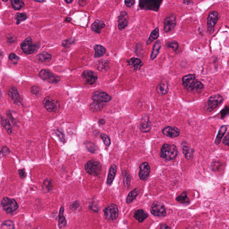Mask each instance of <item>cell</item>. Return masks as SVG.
<instances>
[{
    "label": "cell",
    "instance_id": "cell-1",
    "mask_svg": "<svg viewBox=\"0 0 229 229\" xmlns=\"http://www.w3.org/2000/svg\"><path fill=\"white\" fill-rule=\"evenodd\" d=\"M182 84L185 89L189 91L199 93L203 90V84L196 79L194 74H189L182 78Z\"/></svg>",
    "mask_w": 229,
    "mask_h": 229
},
{
    "label": "cell",
    "instance_id": "cell-2",
    "mask_svg": "<svg viewBox=\"0 0 229 229\" xmlns=\"http://www.w3.org/2000/svg\"><path fill=\"white\" fill-rule=\"evenodd\" d=\"M178 153L177 148L174 144H164L161 149V157L167 160L175 159Z\"/></svg>",
    "mask_w": 229,
    "mask_h": 229
},
{
    "label": "cell",
    "instance_id": "cell-3",
    "mask_svg": "<svg viewBox=\"0 0 229 229\" xmlns=\"http://www.w3.org/2000/svg\"><path fill=\"white\" fill-rule=\"evenodd\" d=\"M85 168L86 172L89 175L98 176L101 172L102 165L99 162L91 160L85 163Z\"/></svg>",
    "mask_w": 229,
    "mask_h": 229
},
{
    "label": "cell",
    "instance_id": "cell-4",
    "mask_svg": "<svg viewBox=\"0 0 229 229\" xmlns=\"http://www.w3.org/2000/svg\"><path fill=\"white\" fill-rule=\"evenodd\" d=\"M223 100L222 97L219 94H215L211 96L205 105V110L209 112L214 110L222 103Z\"/></svg>",
    "mask_w": 229,
    "mask_h": 229
},
{
    "label": "cell",
    "instance_id": "cell-5",
    "mask_svg": "<svg viewBox=\"0 0 229 229\" xmlns=\"http://www.w3.org/2000/svg\"><path fill=\"white\" fill-rule=\"evenodd\" d=\"M2 207L7 213H11L17 210L18 208V204L15 199L8 197H4L1 202Z\"/></svg>",
    "mask_w": 229,
    "mask_h": 229
},
{
    "label": "cell",
    "instance_id": "cell-6",
    "mask_svg": "<svg viewBox=\"0 0 229 229\" xmlns=\"http://www.w3.org/2000/svg\"><path fill=\"white\" fill-rule=\"evenodd\" d=\"M162 2V1H141L139 3V6L141 9L157 11Z\"/></svg>",
    "mask_w": 229,
    "mask_h": 229
},
{
    "label": "cell",
    "instance_id": "cell-7",
    "mask_svg": "<svg viewBox=\"0 0 229 229\" xmlns=\"http://www.w3.org/2000/svg\"><path fill=\"white\" fill-rule=\"evenodd\" d=\"M104 213L108 221H114L118 216V209L116 204H112L105 208Z\"/></svg>",
    "mask_w": 229,
    "mask_h": 229
},
{
    "label": "cell",
    "instance_id": "cell-8",
    "mask_svg": "<svg viewBox=\"0 0 229 229\" xmlns=\"http://www.w3.org/2000/svg\"><path fill=\"white\" fill-rule=\"evenodd\" d=\"M39 76L42 79L49 83H57L60 80L59 77L53 74L51 71L48 70H42L39 72Z\"/></svg>",
    "mask_w": 229,
    "mask_h": 229
},
{
    "label": "cell",
    "instance_id": "cell-9",
    "mask_svg": "<svg viewBox=\"0 0 229 229\" xmlns=\"http://www.w3.org/2000/svg\"><path fill=\"white\" fill-rule=\"evenodd\" d=\"M43 104L44 108L48 112H57L59 107V104L55 100L52 99L49 96L46 97L43 101Z\"/></svg>",
    "mask_w": 229,
    "mask_h": 229
},
{
    "label": "cell",
    "instance_id": "cell-10",
    "mask_svg": "<svg viewBox=\"0 0 229 229\" xmlns=\"http://www.w3.org/2000/svg\"><path fill=\"white\" fill-rule=\"evenodd\" d=\"M218 19V14L217 11H213L208 14L207 18L208 30L210 34L213 33L215 26Z\"/></svg>",
    "mask_w": 229,
    "mask_h": 229
},
{
    "label": "cell",
    "instance_id": "cell-11",
    "mask_svg": "<svg viewBox=\"0 0 229 229\" xmlns=\"http://www.w3.org/2000/svg\"><path fill=\"white\" fill-rule=\"evenodd\" d=\"M22 50L26 54L33 53L36 49V45L33 44L30 37H27L21 44Z\"/></svg>",
    "mask_w": 229,
    "mask_h": 229
},
{
    "label": "cell",
    "instance_id": "cell-12",
    "mask_svg": "<svg viewBox=\"0 0 229 229\" xmlns=\"http://www.w3.org/2000/svg\"><path fill=\"white\" fill-rule=\"evenodd\" d=\"M150 210L151 213L156 216L163 217L166 214L165 207L160 202H155L153 204Z\"/></svg>",
    "mask_w": 229,
    "mask_h": 229
},
{
    "label": "cell",
    "instance_id": "cell-13",
    "mask_svg": "<svg viewBox=\"0 0 229 229\" xmlns=\"http://www.w3.org/2000/svg\"><path fill=\"white\" fill-rule=\"evenodd\" d=\"M82 77L85 83L88 85H93L97 80L98 77L96 73L90 70H85L82 74Z\"/></svg>",
    "mask_w": 229,
    "mask_h": 229
},
{
    "label": "cell",
    "instance_id": "cell-14",
    "mask_svg": "<svg viewBox=\"0 0 229 229\" xmlns=\"http://www.w3.org/2000/svg\"><path fill=\"white\" fill-rule=\"evenodd\" d=\"M176 24L175 15H171L167 17L164 21V30L166 32H169L173 30Z\"/></svg>",
    "mask_w": 229,
    "mask_h": 229
},
{
    "label": "cell",
    "instance_id": "cell-15",
    "mask_svg": "<svg viewBox=\"0 0 229 229\" xmlns=\"http://www.w3.org/2000/svg\"><path fill=\"white\" fill-rule=\"evenodd\" d=\"M91 98L94 101L106 103L111 100L112 97L107 93L102 91H95L93 93Z\"/></svg>",
    "mask_w": 229,
    "mask_h": 229
},
{
    "label": "cell",
    "instance_id": "cell-16",
    "mask_svg": "<svg viewBox=\"0 0 229 229\" xmlns=\"http://www.w3.org/2000/svg\"><path fill=\"white\" fill-rule=\"evenodd\" d=\"M150 168L147 162L142 163L140 166L139 177L142 181H145L148 179L150 173Z\"/></svg>",
    "mask_w": 229,
    "mask_h": 229
},
{
    "label": "cell",
    "instance_id": "cell-17",
    "mask_svg": "<svg viewBox=\"0 0 229 229\" xmlns=\"http://www.w3.org/2000/svg\"><path fill=\"white\" fill-rule=\"evenodd\" d=\"M162 132L164 135L172 138L177 137L181 134L180 130L178 128L171 126H167L164 128Z\"/></svg>",
    "mask_w": 229,
    "mask_h": 229
},
{
    "label": "cell",
    "instance_id": "cell-18",
    "mask_svg": "<svg viewBox=\"0 0 229 229\" xmlns=\"http://www.w3.org/2000/svg\"><path fill=\"white\" fill-rule=\"evenodd\" d=\"M8 95L16 105H21L22 102V98L15 87H11L8 91Z\"/></svg>",
    "mask_w": 229,
    "mask_h": 229
},
{
    "label": "cell",
    "instance_id": "cell-19",
    "mask_svg": "<svg viewBox=\"0 0 229 229\" xmlns=\"http://www.w3.org/2000/svg\"><path fill=\"white\" fill-rule=\"evenodd\" d=\"M129 16L126 11L121 12L118 19V28L120 30L125 29L128 25Z\"/></svg>",
    "mask_w": 229,
    "mask_h": 229
},
{
    "label": "cell",
    "instance_id": "cell-20",
    "mask_svg": "<svg viewBox=\"0 0 229 229\" xmlns=\"http://www.w3.org/2000/svg\"><path fill=\"white\" fill-rule=\"evenodd\" d=\"M151 129V125L148 116H144L141 119L140 125V130L142 132L146 133Z\"/></svg>",
    "mask_w": 229,
    "mask_h": 229
},
{
    "label": "cell",
    "instance_id": "cell-21",
    "mask_svg": "<svg viewBox=\"0 0 229 229\" xmlns=\"http://www.w3.org/2000/svg\"><path fill=\"white\" fill-rule=\"evenodd\" d=\"M169 90V85L167 81L161 82L157 87V91L161 95L167 94Z\"/></svg>",
    "mask_w": 229,
    "mask_h": 229
},
{
    "label": "cell",
    "instance_id": "cell-22",
    "mask_svg": "<svg viewBox=\"0 0 229 229\" xmlns=\"http://www.w3.org/2000/svg\"><path fill=\"white\" fill-rule=\"evenodd\" d=\"M105 26V24L103 21L96 20L91 25V29L93 31L97 33H100L102 30Z\"/></svg>",
    "mask_w": 229,
    "mask_h": 229
},
{
    "label": "cell",
    "instance_id": "cell-23",
    "mask_svg": "<svg viewBox=\"0 0 229 229\" xmlns=\"http://www.w3.org/2000/svg\"><path fill=\"white\" fill-rule=\"evenodd\" d=\"M117 172V167L116 165L112 164L110 168L109 172L108 175L107 180V183L108 185H112L113 181L114 180L116 176V173Z\"/></svg>",
    "mask_w": 229,
    "mask_h": 229
},
{
    "label": "cell",
    "instance_id": "cell-24",
    "mask_svg": "<svg viewBox=\"0 0 229 229\" xmlns=\"http://www.w3.org/2000/svg\"><path fill=\"white\" fill-rule=\"evenodd\" d=\"M128 64L131 66L133 67L135 70H138L143 65L141 60L136 57H133L128 61Z\"/></svg>",
    "mask_w": 229,
    "mask_h": 229
},
{
    "label": "cell",
    "instance_id": "cell-25",
    "mask_svg": "<svg viewBox=\"0 0 229 229\" xmlns=\"http://www.w3.org/2000/svg\"><path fill=\"white\" fill-rule=\"evenodd\" d=\"M148 217V214L142 209L137 210L135 212L134 214V217L138 222H141L144 221Z\"/></svg>",
    "mask_w": 229,
    "mask_h": 229
},
{
    "label": "cell",
    "instance_id": "cell-26",
    "mask_svg": "<svg viewBox=\"0 0 229 229\" xmlns=\"http://www.w3.org/2000/svg\"><path fill=\"white\" fill-rule=\"evenodd\" d=\"M161 48V43L160 41H157L154 44V45H153L151 56H150L152 60H154L157 57L158 53H159Z\"/></svg>",
    "mask_w": 229,
    "mask_h": 229
},
{
    "label": "cell",
    "instance_id": "cell-27",
    "mask_svg": "<svg viewBox=\"0 0 229 229\" xmlns=\"http://www.w3.org/2000/svg\"><path fill=\"white\" fill-rule=\"evenodd\" d=\"M105 105V103L94 101L89 105L91 110L93 112H99L103 109Z\"/></svg>",
    "mask_w": 229,
    "mask_h": 229
},
{
    "label": "cell",
    "instance_id": "cell-28",
    "mask_svg": "<svg viewBox=\"0 0 229 229\" xmlns=\"http://www.w3.org/2000/svg\"><path fill=\"white\" fill-rule=\"evenodd\" d=\"M182 149L183 153L185 154V157L187 159H190L192 157L193 151L190 148L188 144L186 142H183L182 144Z\"/></svg>",
    "mask_w": 229,
    "mask_h": 229
},
{
    "label": "cell",
    "instance_id": "cell-29",
    "mask_svg": "<svg viewBox=\"0 0 229 229\" xmlns=\"http://www.w3.org/2000/svg\"><path fill=\"white\" fill-rule=\"evenodd\" d=\"M94 49L95 50L94 57L98 58L102 57L105 53L106 49L101 45H96L94 46Z\"/></svg>",
    "mask_w": 229,
    "mask_h": 229
},
{
    "label": "cell",
    "instance_id": "cell-30",
    "mask_svg": "<svg viewBox=\"0 0 229 229\" xmlns=\"http://www.w3.org/2000/svg\"><path fill=\"white\" fill-rule=\"evenodd\" d=\"M227 130V127L226 126H222L221 127L220 129L219 130L218 134L216 138L215 141L216 144L218 145L220 143L222 138L223 137Z\"/></svg>",
    "mask_w": 229,
    "mask_h": 229
},
{
    "label": "cell",
    "instance_id": "cell-31",
    "mask_svg": "<svg viewBox=\"0 0 229 229\" xmlns=\"http://www.w3.org/2000/svg\"><path fill=\"white\" fill-rule=\"evenodd\" d=\"M158 37H159V29L158 28H156L151 32L150 36L146 42V44L147 45L150 44L153 41L157 39Z\"/></svg>",
    "mask_w": 229,
    "mask_h": 229
},
{
    "label": "cell",
    "instance_id": "cell-32",
    "mask_svg": "<svg viewBox=\"0 0 229 229\" xmlns=\"http://www.w3.org/2000/svg\"><path fill=\"white\" fill-rule=\"evenodd\" d=\"M64 213V208L62 207L60 209L59 217L58 226L61 229L64 228L66 225V221L65 217L63 215Z\"/></svg>",
    "mask_w": 229,
    "mask_h": 229
},
{
    "label": "cell",
    "instance_id": "cell-33",
    "mask_svg": "<svg viewBox=\"0 0 229 229\" xmlns=\"http://www.w3.org/2000/svg\"><path fill=\"white\" fill-rule=\"evenodd\" d=\"M138 193H139V190L137 189H134L132 190L127 196V199H126L127 203L128 204L131 203L137 197Z\"/></svg>",
    "mask_w": 229,
    "mask_h": 229
},
{
    "label": "cell",
    "instance_id": "cell-34",
    "mask_svg": "<svg viewBox=\"0 0 229 229\" xmlns=\"http://www.w3.org/2000/svg\"><path fill=\"white\" fill-rule=\"evenodd\" d=\"M52 56L50 54L47 53H41L37 56L39 61L42 62H48L51 60Z\"/></svg>",
    "mask_w": 229,
    "mask_h": 229
},
{
    "label": "cell",
    "instance_id": "cell-35",
    "mask_svg": "<svg viewBox=\"0 0 229 229\" xmlns=\"http://www.w3.org/2000/svg\"><path fill=\"white\" fill-rule=\"evenodd\" d=\"M2 125L6 130L8 133L11 134L12 132V128L11 123L7 119H2Z\"/></svg>",
    "mask_w": 229,
    "mask_h": 229
},
{
    "label": "cell",
    "instance_id": "cell-36",
    "mask_svg": "<svg viewBox=\"0 0 229 229\" xmlns=\"http://www.w3.org/2000/svg\"><path fill=\"white\" fill-rule=\"evenodd\" d=\"M11 5L12 7L15 10H20L22 9L24 6V3L22 1H16V0H12L11 1Z\"/></svg>",
    "mask_w": 229,
    "mask_h": 229
},
{
    "label": "cell",
    "instance_id": "cell-37",
    "mask_svg": "<svg viewBox=\"0 0 229 229\" xmlns=\"http://www.w3.org/2000/svg\"><path fill=\"white\" fill-rule=\"evenodd\" d=\"M176 199L178 202L181 203H188L189 202V199L186 192H183L181 195L178 196Z\"/></svg>",
    "mask_w": 229,
    "mask_h": 229
},
{
    "label": "cell",
    "instance_id": "cell-38",
    "mask_svg": "<svg viewBox=\"0 0 229 229\" xmlns=\"http://www.w3.org/2000/svg\"><path fill=\"white\" fill-rule=\"evenodd\" d=\"M27 18V16L25 13H18L15 16V19L17 20V24H19L20 22L24 21Z\"/></svg>",
    "mask_w": 229,
    "mask_h": 229
},
{
    "label": "cell",
    "instance_id": "cell-39",
    "mask_svg": "<svg viewBox=\"0 0 229 229\" xmlns=\"http://www.w3.org/2000/svg\"><path fill=\"white\" fill-rule=\"evenodd\" d=\"M123 176H124V182L125 186L128 187L130 185L131 182V178L129 174L126 172H124L123 173Z\"/></svg>",
    "mask_w": 229,
    "mask_h": 229
},
{
    "label": "cell",
    "instance_id": "cell-40",
    "mask_svg": "<svg viewBox=\"0 0 229 229\" xmlns=\"http://www.w3.org/2000/svg\"><path fill=\"white\" fill-rule=\"evenodd\" d=\"M166 46L167 47L172 48L174 51H176L179 48V44L176 41L169 42L167 44Z\"/></svg>",
    "mask_w": 229,
    "mask_h": 229
},
{
    "label": "cell",
    "instance_id": "cell-41",
    "mask_svg": "<svg viewBox=\"0 0 229 229\" xmlns=\"http://www.w3.org/2000/svg\"><path fill=\"white\" fill-rule=\"evenodd\" d=\"M31 93L34 95H35L36 96H39L41 94V90L39 89V87H38L37 86H34L31 87V89H30Z\"/></svg>",
    "mask_w": 229,
    "mask_h": 229
},
{
    "label": "cell",
    "instance_id": "cell-42",
    "mask_svg": "<svg viewBox=\"0 0 229 229\" xmlns=\"http://www.w3.org/2000/svg\"><path fill=\"white\" fill-rule=\"evenodd\" d=\"M100 137H101L102 139L103 140L104 143V144L106 145L109 146V145H110V139L109 137L106 134L103 133V134H101Z\"/></svg>",
    "mask_w": 229,
    "mask_h": 229
},
{
    "label": "cell",
    "instance_id": "cell-43",
    "mask_svg": "<svg viewBox=\"0 0 229 229\" xmlns=\"http://www.w3.org/2000/svg\"><path fill=\"white\" fill-rule=\"evenodd\" d=\"M86 147L88 151L91 153H94L95 151V146L94 144L91 142L86 143Z\"/></svg>",
    "mask_w": 229,
    "mask_h": 229
},
{
    "label": "cell",
    "instance_id": "cell-44",
    "mask_svg": "<svg viewBox=\"0 0 229 229\" xmlns=\"http://www.w3.org/2000/svg\"><path fill=\"white\" fill-rule=\"evenodd\" d=\"M9 58L12 62H14L15 64L17 63L19 59V57L14 53L10 54L9 56Z\"/></svg>",
    "mask_w": 229,
    "mask_h": 229
},
{
    "label": "cell",
    "instance_id": "cell-45",
    "mask_svg": "<svg viewBox=\"0 0 229 229\" xmlns=\"http://www.w3.org/2000/svg\"><path fill=\"white\" fill-rule=\"evenodd\" d=\"M1 152L4 156L8 155L10 153V150L6 146H3L2 148Z\"/></svg>",
    "mask_w": 229,
    "mask_h": 229
},
{
    "label": "cell",
    "instance_id": "cell-46",
    "mask_svg": "<svg viewBox=\"0 0 229 229\" xmlns=\"http://www.w3.org/2000/svg\"><path fill=\"white\" fill-rule=\"evenodd\" d=\"M135 3V1H133V0H131V1H125V4H126V6H127L128 7H131L132 6H133L134 5V3Z\"/></svg>",
    "mask_w": 229,
    "mask_h": 229
},
{
    "label": "cell",
    "instance_id": "cell-47",
    "mask_svg": "<svg viewBox=\"0 0 229 229\" xmlns=\"http://www.w3.org/2000/svg\"><path fill=\"white\" fill-rule=\"evenodd\" d=\"M223 143L227 146H229V134H228L223 140Z\"/></svg>",
    "mask_w": 229,
    "mask_h": 229
},
{
    "label": "cell",
    "instance_id": "cell-48",
    "mask_svg": "<svg viewBox=\"0 0 229 229\" xmlns=\"http://www.w3.org/2000/svg\"><path fill=\"white\" fill-rule=\"evenodd\" d=\"M19 176L21 177V178L23 179V178L26 177V173L25 172V170L24 169H20L19 171Z\"/></svg>",
    "mask_w": 229,
    "mask_h": 229
},
{
    "label": "cell",
    "instance_id": "cell-49",
    "mask_svg": "<svg viewBox=\"0 0 229 229\" xmlns=\"http://www.w3.org/2000/svg\"><path fill=\"white\" fill-rule=\"evenodd\" d=\"M229 111V107H226L223 110V111H222V117H224V116H225V115H226L227 113H228L229 112H227V111Z\"/></svg>",
    "mask_w": 229,
    "mask_h": 229
},
{
    "label": "cell",
    "instance_id": "cell-50",
    "mask_svg": "<svg viewBox=\"0 0 229 229\" xmlns=\"http://www.w3.org/2000/svg\"><path fill=\"white\" fill-rule=\"evenodd\" d=\"M56 133L57 134H60V135H58V136L59 137L62 141H64V135H63V133H62V132H59L58 130L56 131Z\"/></svg>",
    "mask_w": 229,
    "mask_h": 229
},
{
    "label": "cell",
    "instance_id": "cell-51",
    "mask_svg": "<svg viewBox=\"0 0 229 229\" xmlns=\"http://www.w3.org/2000/svg\"><path fill=\"white\" fill-rule=\"evenodd\" d=\"M161 229H171V228L167 225L163 224L161 226Z\"/></svg>",
    "mask_w": 229,
    "mask_h": 229
},
{
    "label": "cell",
    "instance_id": "cell-52",
    "mask_svg": "<svg viewBox=\"0 0 229 229\" xmlns=\"http://www.w3.org/2000/svg\"><path fill=\"white\" fill-rule=\"evenodd\" d=\"M183 3L185 5H189L193 3V2L191 1H183Z\"/></svg>",
    "mask_w": 229,
    "mask_h": 229
},
{
    "label": "cell",
    "instance_id": "cell-53",
    "mask_svg": "<svg viewBox=\"0 0 229 229\" xmlns=\"http://www.w3.org/2000/svg\"><path fill=\"white\" fill-rule=\"evenodd\" d=\"M98 123H99V125H104L105 123V121L103 119H100L99 121H98Z\"/></svg>",
    "mask_w": 229,
    "mask_h": 229
},
{
    "label": "cell",
    "instance_id": "cell-54",
    "mask_svg": "<svg viewBox=\"0 0 229 229\" xmlns=\"http://www.w3.org/2000/svg\"><path fill=\"white\" fill-rule=\"evenodd\" d=\"M65 2H66L67 3L69 4L70 3L72 2H73V1H67V0H66Z\"/></svg>",
    "mask_w": 229,
    "mask_h": 229
},
{
    "label": "cell",
    "instance_id": "cell-55",
    "mask_svg": "<svg viewBox=\"0 0 229 229\" xmlns=\"http://www.w3.org/2000/svg\"><path fill=\"white\" fill-rule=\"evenodd\" d=\"M35 2H44V1H35Z\"/></svg>",
    "mask_w": 229,
    "mask_h": 229
}]
</instances>
